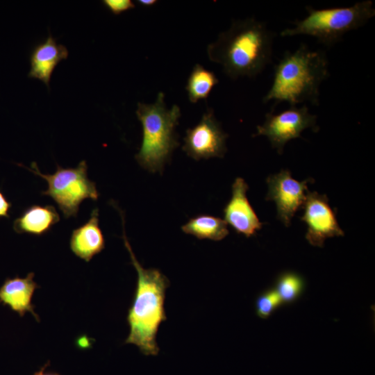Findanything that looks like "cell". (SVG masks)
Returning <instances> with one entry per match:
<instances>
[{"label":"cell","mask_w":375,"mask_h":375,"mask_svg":"<svg viewBox=\"0 0 375 375\" xmlns=\"http://www.w3.org/2000/svg\"><path fill=\"white\" fill-rule=\"evenodd\" d=\"M275 33L255 17L233 19L207 47L209 60L232 80L255 78L272 62Z\"/></svg>","instance_id":"obj_1"},{"label":"cell","mask_w":375,"mask_h":375,"mask_svg":"<svg viewBox=\"0 0 375 375\" xmlns=\"http://www.w3.org/2000/svg\"><path fill=\"white\" fill-rule=\"evenodd\" d=\"M117 210L122 217L124 244L138 274L126 317L130 331L125 343L135 344L146 356H156L159 351L156 335L161 323L167 319L164 304L169 281L160 270L145 269L137 260L125 233L124 213Z\"/></svg>","instance_id":"obj_2"},{"label":"cell","mask_w":375,"mask_h":375,"mask_svg":"<svg viewBox=\"0 0 375 375\" xmlns=\"http://www.w3.org/2000/svg\"><path fill=\"white\" fill-rule=\"evenodd\" d=\"M329 76L326 53L301 43L295 51H285L274 65L273 81L262 102L274 101L276 106L285 101L290 106L309 102L318 106L321 84Z\"/></svg>","instance_id":"obj_3"},{"label":"cell","mask_w":375,"mask_h":375,"mask_svg":"<svg viewBox=\"0 0 375 375\" xmlns=\"http://www.w3.org/2000/svg\"><path fill=\"white\" fill-rule=\"evenodd\" d=\"M135 113L142 127V144L135 160L149 172H162L179 146L175 128L181 116L180 107L174 104L168 108L164 93L159 92L153 103H138Z\"/></svg>","instance_id":"obj_4"},{"label":"cell","mask_w":375,"mask_h":375,"mask_svg":"<svg viewBox=\"0 0 375 375\" xmlns=\"http://www.w3.org/2000/svg\"><path fill=\"white\" fill-rule=\"evenodd\" d=\"M307 15L295 20L294 27L283 30L282 37L305 35L331 47L348 32L364 26L375 15L371 0L357 2L351 6L315 9L306 6Z\"/></svg>","instance_id":"obj_5"},{"label":"cell","mask_w":375,"mask_h":375,"mask_svg":"<svg viewBox=\"0 0 375 375\" xmlns=\"http://www.w3.org/2000/svg\"><path fill=\"white\" fill-rule=\"evenodd\" d=\"M22 167L47 181V190L41 194L54 201L65 219L76 217L84 200L99 199L96 183L88 178L85 160L81 161L76 167L64 168L56 165V172L52 174L42 173L35 162L31 163V168Z\"/></svg>","instance_id":"obj_6"},{"label":"cell","mask_w":375,"mask_h":375,"mask_svg":"<svg viewBox=\"0 0 375 375\" xmlns=\"http://www.w3.org/2000/svg\"><path fill=\"white\" fill-rule=\"evenodd\" d=\"M274 111V108L265 115L264 123L257 126V131L253 136H265L278 154L283 153L287 142L300 138L304 130L319 131L317 117L309 112L306 104L301 107L290 106L276 114Z\"/></svg>","instance_id":"obj_7"},{"label":"cell","mask_w":375,"mask_h":375,"mask_svg":"<svg viewBox=\"0 0 375 375\" xmlns=\"http://www.w3.org/2000/svg\"><path fill=\"white\" fill-rule=\"evenodd\" d=\"M227 138L228 134L216 119L213 109L208 108L199 122L186 130L182 149L196 160L223 158L227 151Z\"/></svg>","instance_id":"obj_8"},{"label":"cell","mask_w":375,"mask_h":375,"mask_svg":"<svg viewBox=\"0 0 375 375\" xmlns=\"http://www.w3.org/2000/svg\"><path fill=\"white\" fill-rule=\"evenodd\" d=\"M302 208L300 219L308 226L306 239L311 245L322 247L326 239L344 235L326 194L308 191Z\"/></svg>","instance_id":"obj_9"},{"label":"cell","mask_w":375,"mask_h":375,"mask_svg":"<svg viewBox=\"0 0 375 375\" xmlns=\"http://www.w3.org/2000/svg\"><path fill=\"white\" fill-rule=\"evenodd\" d=\"M310 181H313L311 178L303 181L293 178L288 169H283L267 178L268 191L266 200L275 203L277 217L285 226H290L292 218L303 206L308 191L307 184Z\"/></svg>","instance_id":"obj_10"},{"label":"cell","mask_w":375,"mask_h":375,"mask_svg":"<svg viewBox=\"0 0 375 375\" xmlns=\"http://www.w3.org/2000/svg\"><path fill=\"white\" fill-rule=\"evenodd\" d=\"M248 189L249 186L242 178H236L232 185L231 199L223 210L224 220L226 224L236 233L247 238L254 235L263 224L247 197Z\"/></svg>","instance_id":"obj_11"},{"label":"cell","mask_w":375,"mask_h":375,"mask_svg":"<svg viewBox=\"0 0 375 375\" xmlns=\"http://www.w3.org/2000/svg\"><path fill=\"white\" fill-rule=\"evenodd\" d=\"M34 276L33 272H29L24 278H6L0 287V303L8 306L20 317L30 312L40 322L32 303L34 292L39 288L33 280Z\"/></svg>","instance_id":"obj_12"},{"label":"cell","mask_w":375,"mask_h":375,"mask_svg":"<svg viewBox=\"0 0 375 375\" xmlns=\"http://www.w3.org/2000/svg\"><path fill=\"white\" fill-rule=\"evenodd\" d=\"M99 209H93L89 219L74 228L70 236L71 251L87 262L105 248V238L99 226Z\"/></svg>","instance_id":"obj_13"},{"label":"cell","mask_w":375,"mask_h":375,"mask_svg":"<svg viewBox=\"0 0 375 375\" xmlns=\"http://www.w3.org/2000/svg\"><path fill=\"white\" fill-rule=\"evenodd\" d=\"M68 56V50L58 44L50 34L33 49L30 56L31 69L28 76L42 81L47 88L51 74L58 63Z\"/></svg>","instance_id":"obj_14"},{"label":"cell","mask_w":375,"mask_h":375,"mask_svg":"<svg viewBox=\"0 0 375 375\" xmlns=\"http://www.w3.org/2000/svg\"><path fill=\"white\" fill-rule=\"evenodd\" d=\"M60 221V215L51 205H32L25 208L13 222V230L19 234L41 236L49 233Z\"/></svg>","instance_id":"obj_15"},{"label":"cell","mask_w":375,"mask_h":375,"mask_svg":"<svg viewBox=\"0 0 375 375\" xmlns=\"http://www.w3.org/2000/svg\"><path fill=\"white\" fill-rule=\"evenodd\" d=\"M227 225L226 222L219 217L199 215L189 219L181 226V230L198 239L219 241L228 235Z\"/></svg>","instance_id":"obj_16"},{"label":"cell","mask_w":375,"mask_h":375,"mask_svg":"<svg viewBox=\"0 0 375 375\" xmlns=\"http://www.w3.org/2000/svg\"><path fill=\"white\" fill-rule=\"evenodd\" d=\"M219 83L215 74L200 64H196L187 81L185 90L189 101L196 103L206 99L212 88Z\"/></svg>","instance_id":"obj_17"},{"label":"cell","mask_w":375,"mask_h":375,"mask_svg":"<svg viewBox=\"0 0 375 375\" xmlns=\"http://www.w3.org/2000/svg\"><path fill=\"white\" fill-rule=\"evenodd\" d=\"M302 285L303 282L300 276L294 273L288 272L278 278L276 291L282 301L290 302L297 297Z\"/></svg>","instance_id":"obj_18"},{"label":"cell","mask_w":375,"mask_h":375,"mask_svg":"<svg viewBox=\"0 0 375 375\" xmlns=\"http://www.w3.org/2000/svg\"><path fill=\"white\" fill-rule=\"evenodd\" d=\"M282 301L276 290L261 294L256 301V312L261 318H267L281 303Z\"/></svg>","instance_id":"obj_19"},{"label":"cell","mask_w":375,"mask_h":375,"mask_svg":"<svg viewBox=\"0 0 375 375\" xmlns=\"http://www.w3.org/2000/svg\"><path fill=\"white\" fill-rule=\"evenodd\" d=\"M102 2L115 15L135 8L134 3L131 0H103Z\"/></svg>","instance_id":"obj_20"},{"label":"cell","mask_w":375,"mask_h":375,"mask_svg":"<svg viewBox=\"0 0 375 375\" xmlns=\"http://www.w3.org/2000/svg\"><path fill=\"white\" fill-rule=\"evenodd\" d=\"M11 207L12 203L7 199L3 193L0 190V219L10 217L9 212Z\"/></svg>","instance_id":"obj_21"},{"label":"cell","mask_w":375,"mask_h":375,"mask_svg":"<svg viewBox=\"0 0 375 375\" xmlns=\"http://www.w3.org/2000/svg\"><path fill=\"white\" fill-rule=\"evenodd\" d=\"M49 365L50 362L47 361L38 371L35 372L33 375H60L57 372L47 371V369Z\"/></svg>","instance_id":"obj_22"},{"label":"cell","mask_w":375,"mask_h":375,"mask_svg":"<svg viewBox=\"0 0 375 375\" xmlns=\"http://www.w3.org/2000/svg\"><path fill=\"white\" fill-rule=\"evenodd\" d=\"M137 2L144 7H150L158 3L156 0H138Z\"/></svg>","instance_id":"obj_23"}]
</instances>
